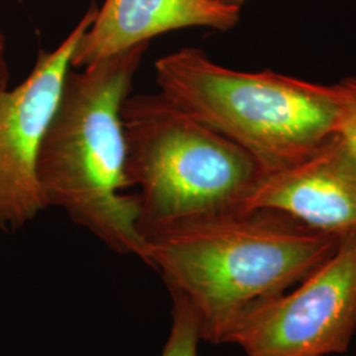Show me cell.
Masks as SVG:
<instances>
[{
  "mask_svg": "<svg viewBox=\"0 0 356 356\" xmlns=\"http://www.w3.org/2000/svg\"><path fill=\"white\" fill-rule=\"evenodd\" d=\"M144 239V263L191 306L201 339L223 344L247 312L298 285L342 238L259 209L178 220Z\"/></svg>",
  "mask_w": 356,
  "mask_h": 356,
  "instance_id": "obj_1",
  "label": "cell"
},
{
  "mask_svg": "<svg viewBox=\"0 0 356 356\" xmlns=\"http://www.w3.org/2000/svg\"><path fill=\"white\" fill-rule=\"evenodd\" d=\"M149 44L73 69L38 153L45 204L63 209L110 250L145 260L140 204L128 194L122 107Z\"/></svg>",
  "mask_w": 356,
  "mask_h": 356,
  "instance_id": "obj_2",
  "label": "cell"
},
{
  "mask_svg": "<svg viewBox=\"0 0 356 356\" xmlns=\"http://www.w3.org/2000/svg\"><path fill=\"white\" fill-rule=\"evenodd\" d=\"M154 67L164 97L250 153L264 175L304 159L338 135L334 85L270 70H232L197 48L164 56Z\"/></svg>",
  "mask_w": 356,
  "mask_h": 356,
  "instance_id": "obj_3",
  "label": "cell"
},
{
  "mask_svg": "<svg viewBox=\"0 0 356 356\" xmlns=\"http://www.w3.org/2000/svg\"><path fill=\"white\" fill-rule=\"evenodd\" d=\"M126 176L138 188L143 235L178 220L244 210L261 166L239 145L181 111L160 91L122 107Z\"/></svg>",
  "mask_w": 356,
  "mask_h": 356,
  "instance_id": "obj_4",
  "label": "cell"
},
{
  "mask_svg": "<svg viewBox=\"0 0 356 356\" xmlns=\"http://www.w3.org/2000/svg\"><path fill=\"white\" fill-rule=\"evenodd\" d=\"M356 331V232L291 293L247 312L225 343L245 356H329L348 350Z\"/></svg>",
  "mask_w": 356,
  "mask_h": 356,
  "instance_id": "obj_5",
  "label": "cell"
},
{
  "mask_svg": "<svg viewBox=\"0 0 356 356\" xmlns=\"http://www.w3.org/2000/svg\"><path fill=\"white\" fill-rule=\"evenodd\" d=\"M92 4L53 51H40L26 79L0 95V229L16 231L45 210L38 153L79 40L95 20Z\"/></svg>",
  "mask_w": 356,
  "mask_h": 356,
  "instance_id": "obj_6",
  "label": "cell"
},
{
  "mask_svg": "<svg viewBox=\"0 0 356 356\" xmlns=\"http://www.w3.org/2000/svg\"><path fill=\"white\" fill-rule=\"evenodd\" d=\"M273 210L310 229L356 232V157L339 135L317 151L264 175L244 210Z\"/></svg>",
  "mask_w": 356,
  "mask_h": 356,
  "instance_id": "obj_7",
  "label": "cell"
},
{
  "mask_svg": "<svg viewBox=\"0 0 356 356\" xmlns=\"http://www.w3.org/2000/svg\"><path fill=\"white\" fill-rule=\"evenodd\" d=\"M239 20L241 8L210 0H104L76 45L72 67L97 64L172 31L202 26L227 32Z\"/></svg>",
  "mask_w": 356,
  "mask_h": 356,
  "instance_id": "obj_8",
  "label": "cell"
},
{
  "mask_svg": "<svg viewBox=\"0 0 356 356\" xmlns=\"http://www.w3.org/2000/svg\"><path fill=\"white\" fill-rule=\"evenodd\" d=\"M200 341V325L191 306L173 298L172 327L160 356H198Z\"/></svg>",
  "mask_w": 356,
  "mask_h": 356,
  "instance_id": "obj_9",
  "label": "cell"
},
{
  "mask_svg": "<svg viewBox=\"0 0 356 356\" xmlns=\"http://www.w3.org/2000/svg\"><path fill=\"white\" fill-rule=\"evenodd\" d=\"M338 104V135L356 157V76H347L334 85Z\"/></svg>",
  "mask_w": 356,
  "mask_h": 356,
  "instance_id": "obj_10",
  "label": "cell"
},
{
  "mask_svg": "<svg viewBox=\"0 0 356 356\" xmlns=\"http://www.w3.org/2000/svg\"><path fill=\"white\" fill-rule=\"evenodd\" d=\"M10 82V72L7 64V56H6V38L0 31V95L8 90Z\"/></svg>",
  "mask_w": 356,
  "mask_h": 356,
  "instance_id": "obj_11",
  "label": "cell"
},
{
  "mask_svg": "<svg viewBox=\"0 0 356 356\" xmlns=\"http://www.w3.org/2000/svg\"><path fill=\"white\" fill-rule=\"evenodd\" d=\"M216 4H222V6H229V7H238L242 8L243 4L247 3L248 0H210Z\"/></svg>",
  "mask_w": 356,
  "mask_h": 356,
  "instance_id": "obj_12",
  "label": "cell"
}]
</instances>
